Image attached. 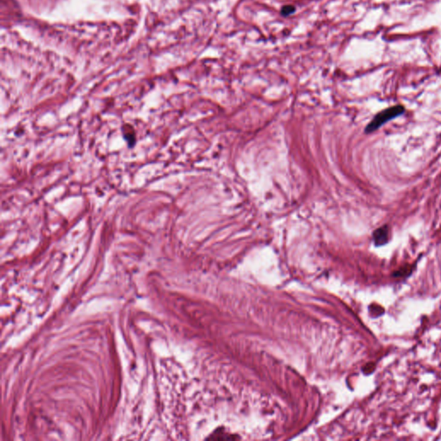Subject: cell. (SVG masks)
Returning <instances> with one entry per match:
<instances>
[{"label": "cell", "mask_w": 441, "mask_h": 441, "mask_svg": "<svg viewBox=\"0 0 441 441\" xmlns=\"http://www.w3.org/2000/svg\"><path fill=\"white\" fill-rule=\"evenodd\" d=\"M405 111H406L405 108L401 104L390 106L381 110L378 113L376 114L372 121L367 124V126L365 127V134H372L379 129L384 124L389 123V121L393 120L400 116H403Z\"/></svg>", "instance_id": "obj_1"}, {"label": "cell", "mask_w": 441, "mask_h": 441, "mask_svg": "<svg viewBox=\"0 0 441 441\" xmlns=\"http://www.w3.org/2000/svg\"><path fill=\"white\" fill-rule=\"evenodd\" d=\"M389 239H390V228L387 224L378 227L372 234V240L376 247L384 246L389 242Z\"/></svg>", "instance_id": "obj_2"}]
</instances>
